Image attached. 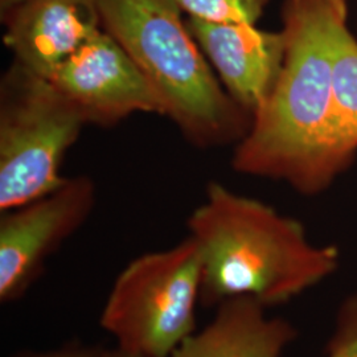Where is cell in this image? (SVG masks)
Wrapping results in <instances>:
<instances>
[{"label": "cell", "instance_id": "obj_1", "mask_svg": "<svg viewBox=\"0 0 357 357\" xmlns=\"http://www.w3.org/2000/svg\"><path fill=\"white\" fill-rule=\"evenodd\" d=\"M335 16L330 0H283L284 63L268 101L236 146L231 166L237 172L284 181L314 196L355 162L357 149L335 98L330 41Z\"/></svg>", "mask_w": 357, "mask_h": 357}, {"label": "cell", "instance_id": "obj_2", "mask_svg": "<svg viewBox=\"0 0 357 357\" xmlns=\"http://www.w3.org/2000/svg\"><path fill=\"white\" fill-rule=\"evenodd\" d=\"M202 257V305L252 296L278 306L326 280L339 266V249L318 246L305 227L273 206L209 183L187 221Z\"/></svg>", "mask_w": 357, "mask_h": 357}, {"label": "cell", "instance_id": "obj_3", "mask_svg": "<svg viewBox=\"0 0 357 357\" xmlns=\"http://www.w3.org/2000/svg\"><path fill=\"white\" fill-rule=\"evenodd\" d=\"M94 1L103 31L128 52L187 141L212 149L243 139L252 115L217 79L175 0Z\"/></svg>", "mask_w": 357, "mask_h": 357}, {"label": "cell", "instance_id": "obj_4", "mask_svg": "<svg viewBox=\"0 0 357 357\" xmlns=\"http://www.w3.org/2000/svg\"><path fill=\"white\" fill-rule=\"evenodd\" d=\"M85 118L50 78L13 61L0 79V211L54 191Z\"/></svg>", "mask_w": 357, "mask_h": 357}, {"label": "cell", "instance_id": "obj_5", "mask_svg": "<svg viewBox=\"0 0 357 357\" xmlns=\"http://www.w3.org/2000/svg\"><path fill=\"white\" fill-rule=\"evenodd\" d=\"M202 257L191 236L128 262L107 295L100 324L138 357H168L196 331Z\"/></svg>", "mask_w": 357, "mask_h": 357}, {"label": "cell", "instance_id": "obj_6", "mask_svg": "<svg viewBox=\"0 0 357 357\" xmlns=\"http://www.w3.org/2000/svg\"><path fill=\"white\" fill-rule=\"evenodd\" d=\"M96 185L89 176L65 178L54 191L3 212L0 218V302L26 295L47 259L89 218Z\"/></svg>", "mask_w": 357, "mask_h": 357}, {"label": "cell", "instance_id": "obj_7", "mask_svg": "<svg viewBox=\"0 0 357 357\" xmlns=\"http://www.w3.org/2000/svg\"><path fill=\"white\" fill-rule=\"evenodd\" d=\"M50 79L76 105L88 125L110 128L137 113L163 116V106L150 82L103 28Z\"/></svg>", "mask_w": 357, "mask_h": 357}, {"label": "cell", "instance_id": "obj_8", "mask_svg": "<svg viewBox=\"0 0 357 357\" xmlns=\"http://www.w3.org/2000/svg\"><path fill=\"white\" fill-rule=\"evenodd\" d=\"M192 36L233 101L253 115L268 101L281 75L286 38L255 24H216L187 19Z\"/></svg>", "mask_w": 357, "mask_h": 357}, {"label": "cell", "instance_id": "obj_9", "mask_svg": "<svg viewBox=\"0 0 357 357\" xmlns=\"http://www.w3.org/2000/svg\"><path fill=\"white\" fill-rule=\"evenodd\" d=\"M1 22L13 61L45 78L102 29L94 0H26Z\"/></svg>", "mask_w": 357, "mask_h": 357}, {"label": "cell", "instance_id": "obj_10", "mask_svg": "<svg viewBox=\"0 0 357 357\" xmlns=\"http://www.w3.org/2000/svg\"><path fill=\"white\" fill-rule=\"evenodd\" d=\"M266 308L252 296L222 301L209 324L168 357H282L296 331L287 320L268 318Z\"/></svg>", "mask_w": 357, "mask_h": 357}, {"label": "cell", "instance_id": "obj_11", "mask_svg": "<svg viewBox=\"0 0 357 357\" xmlns=\"http://www.w3.org/2000/svg\"><path fill=\"white\" fill-rule=\"evenodd\" d=\"M330 41L337 112L349 141L357 149V38L347 20L335 16Z\"/></svg>", "mask_w": 357, "mask_h": 357}, {"label": "cell", "instance_id": "obj_12", "mask_svg": "<svg viewBox=\"0 0 357 357\" xmlns=\"http://www.w3.org/2000/svg\"><path fill=\"white\" fill-rule=\"evenodd\" d=\"M181 11L208 23L255 24L262 19L270 0H175Z\"/></svg>", "mask_w": 357, "mask_h": 357}, {"label": "cell", "instance_id": "obj_13", "mask_svg": "<svg viewBox=\"0 0 357 357\" xmlns=\"http://www.w3.org/2000/svg\"><path fill=\"white\" fill-rule=\"evenodd\" d=\"M327 357H357V294L347 298L337 312Z\"/></svg>", "mask_w": 357, "mask_h": 357}, {"label": "cell", "instance_id": "obj_14", "mask_svg": "<svg viewBox=\"0 0 357 357\" xmlns=\"http://www.w3.org/2000/svg\"><path fill=\"white\" fill-rule=\"evenodd\" d=\"M16 357H138L131 355L119 347L100 345L68 344L45 352H26Z\"/></svg>", "mask_w": 357, "mask_h": 357}, {"label": "cell", "instance_id": "obj_15", "mask_svg": "<svg viewBox=\"0 0 357 357\" xmlns=\"http://www.w3.org/2000/svg\"><path fill=\"white\" fill-rule=\"evenodd\" d=\"M26 0H0V16L4 17L6 15L13 13L15 8L22 6Z\"/></svg>", "mask_w": 357, "mask_h": 357}, {"label": "cell", "instance_id": "obj_16", "mask_svg": "<svg viewBox=\"0 0 357 357\" xmlns=\"http://www.w3.org/2000/svg\"><path fill=\"white\" fill-rule=\"evenodd\" d=\"M330 1L337 15L342 19L347 20L348 19V0H330Z\"/></svg>", "mask_w": 357, "mask_h": 357}]
</instances>
